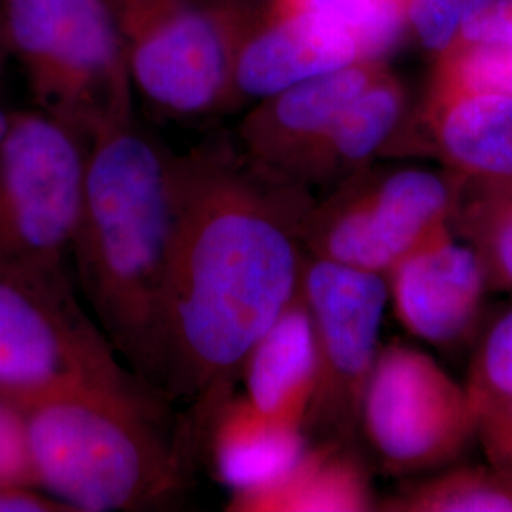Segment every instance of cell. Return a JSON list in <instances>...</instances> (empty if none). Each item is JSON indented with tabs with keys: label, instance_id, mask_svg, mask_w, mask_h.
Here are the masks:
<instances>
[{
	"label": "cell",
	"instance_id": "cell-3",
	"mask_svg": "<svg viewBox=\"0 0 512 512\" xmlns=\"http://www.w3.org/2000/svg\"><path fill=\"white\" fill-rule=\"evenodd\" d=\"M37 486L71 512L145 509L181 490L190 471L165 410L97 393L23 406Z\"/></svg>",
	"mask_w": 512,
	"mask_h": 512
},
{
	"label": "cell",
	"instance_id": "cell-16",
	"mask_svg": "<svg viewBox=\"0 0 512 512\" xmlns=\"http://www.w3.org/2000/svg\"><path fill=\"white\" fill-rule=\"evenodd\" d=\"M401 84L384 73L372 82L283 177L302 186L344 183L389 143L403 118Z\"/></svg>",
	"mask_w": 512,
	"mask_h": 512
},
{
	"label": "cell",
	"instance_id": "cell-13",
	"mask_svg": "<svg viewBox=\"0 0 512 512\" xmlns=\"http://www.w3.org/2000/svg\"><path fill=\"white\" fill-rule=\"evenodd\" d=\"M384 73L382 61H359L258 99L241 118L236 141L258 164L285 173Z\"/></svg>",
	"mask_w": 512,
	"mask_h": 512
},
{
	"label": "cell",
	"instance_id": "cell-28",
	"mask_svg": "<svg viewBox=\"0 0 512 512\" xmlns=\"http://www.w3.org/2000/svg\"><path fill=\"white\" fill-rule=\"evenodd\" d=\"M69 511L52 495L35 486H0V512Z\"/></svg>",
	"mask_w": 512,
	"mask_h": 512
},
{
	"label": "cell",
	"instance_id": "cell-8",
	"mask_svg": "<svg viewBox=\"0 0 512 512\" xmlns=\"http://www.w3.org/2000/svg\"><path fill=\"white\" fill-rule=\"evenodd\" d=\"M454 202V188L423 169L378 179L359 171L327 202L311 205L302 245L310 256L387 277L404 256L448 228Z\"/></svg>",
	"mask_w": 512,
	"mask_h": 512
},
{
	"label": "cell",
	"instance_id": "cell-17",
	"mask_svg": "<svg viewBox=\"0 0 512 512\" xmlns=\"http://www.w3.org/2000/svg\"><path fill=\"white\" fill-rule=\"evenodd\" d=\"M435 133L444 156L476 181H512V97H435Z\"/></svg>",
	"mask_w": 512,
	"mask_h": 512
},
{
	"label": "cell",
	"instance_id": "cell-24",
	"mask_svg": "<svg viewBox=\"0 0 512 512\" xmlns=\"http://www.w3.org/2000/svg\"><path fill=\"white\" fill-rule=\"evenodd\" d=\"M476 0H408L406 16L421 44L433 52H446L459 37L463 21Z\"/></svg>",
	"mask_w": 512,
	"mask_h": 512
},
{
	"label": "cell",
	"instance_id": "cell-29",
	"mask_svg": "<svg viewBox=\"0 0 512 512\" xmlns=\"http://www.w3.org/2000/svg\"><path fill=\"white\" fill-rule=\"evenodd\" d=\"M12 55L10 52V44H8V37H6V29H4V19H2V12H0V76L6 67L8 57Z\"/></svg>",
	"mask_w": 512,
	"mask_h": 512
},
{
	"label": "cell",
	"instance_id": "cell-12",
	"mask_svg": "<svg viewBox=\"0 0 512 512\" xmlns=\"http://www.w3.org/2000/svg\"><path fill=\"white\" fill-rule=\"evenodd\" d=\"M359 61L366 59L344 27L304 10L272 12L260 4L236 59L234 107Z\"/></svg>",
	"mask_w": 512,
	"mask_h": 512
},
{
	"label": "cell",
	"instance_id": "cell-5",
	"mask_svg": "<svg viewBox=\"0 0 512 512\" xmlns=\"http://www.w3.org/2000/svg\"><path fill=\"white\" fill-rule=\"evenodd\" d=\"M109 2L133 92L152 109L179 120L236 110V59L262 0Z\"/></svg>",
	"mask_w": 512,
	"mask_h": 512
},
{
	"label": "cell",
	"instance_id": "cell-14",
	"mask_svg": "<svg viewBox=\"0 0 512 512\" xmlns=\"http://www.w3.org/2000/svg\"><path fill=\"white\" fill-rule=\"evenodd\" d=\"M317 376V346L302 293L249 351L239 382L260 414L304 429Z\"/></svg>",
	"mask_w": 512,
	"mask_h": 512
},
{
	"label": "cell",
	"instance_id": "cell-2",
	"mask_svg": "<svg viewBox=\"0 0 512 512\" xmlns=\"http://www.w3.org/2000/svg\"><path fill=\"white\" fill-rule=\"evenodd\" d=\"M86 141L74 270L93 319L122 361L164 395L177 154L148 133L133 110L103 120Z\"/></svg>",
	"mask_w": 512,
	"mask_h": 512
},
{
	"label": "cell",
	"instance_id": "cell-25",
	"mask_svg": "<svg viewBox=\"0 0 512 512\" xmlns=\"http://www.w3.org/2000/svg\"><path fill=\"white\" fill-rule=\"evenodd\" d=\"M0 486H37L27 421L19 404L0 397Z\"/></svg>",
	"mask_w": 512,
	"mask_h": 512
},
{
	"label": "cell",
	"instance_id": "cell-22",
	"mask_svg": "<svg viewBox=\"0 0 512 512\" xmlns=\"http://www.w3.org/2000/svg\"><path fill=\"white\" fill-rule=\"evenodd\" d=\"M440 71L437 95L492 93L512 97V44L463 42Z\"/></svg>",
	"mask_w": 512,
	"mask_h": 512
},
{
	"label": "cell",
	"instance_id": "cell-15",
	"mask_svg": "<svg viewBox=\"0 0 512 512\" xmlns=\"http://www.w3.org/2000/svg\"><path fill=\"white\" fill-rule=\"evenodd\" d=\"M207 444L234 503L275 488L308 450L302 427L272 420L236 395L220 410Z\"/></svg>",
	"mask_w": 512,
	"mask_h": 512
},
{
	"label": "cell",
	"instance_id": "cell-9",
	"mask_svg": "<svg viewBox=\"0 0 512 512\" xmlns=\"http://www.w3.org/2000/svg\"><path fill=\"white\" fill-rule=\"evenodd\" d=\"M300 293L315 330L317 376L304 433L348 439L361 423L366 382L378 357L389 300L387 277L310 256Z\"/></svg>",
	"mask_w": 512,
	"mask_h": 512
},
{
	"label": "cell",
	"instance_id": "cell-21",
	"mask_svg": "<svg viewBox=\"0 0 512 512\" xmlns=\"http://www.w3.org/2000/svg\"><path fill=\"white\" fill-rule=\"evenodd\" d=\"M397 511L512 512V476L463 469L433 478L395 501Z\"/></svg>",
	"mask_w": 512,
	"mask_h": 512
},
{
	"label": "cell",
	"instance_id": "cell-20",
	"mask_svg": "<svg viewBox=\"0 0 512 512\" xmlns=\"http://www.w3.org/2000/svg\"><path fill=\"white\" fill-rule=\"evenodd\" d=\"M264 10H304L330 19L357 40L366 61H382L403 35L408 0H262Z\"/></svg>",
	"mask_w": 512,
	"mask_h": 512
},
{
	"label": "cell",
	"instance_id": "cell-30",
	"mask_svg": "<svg viewBox=\"0 0 512 512\" xmlns=\"http://www.w3.org/2000/svg\"><path fill=\"white\" fill-rule=\"evenodd\" d=\"M10 122H12V112L4 109L2 103H0V143L4 141L8 128H10Z\"/></svg>",
	"mask_w": 512,
	"mask_h": 512
},
{
	"label": "cell",
	"instance_id": "cell-6",
	"mask_svg": "<svg viewBox=\"0 0 512 512\" xmlns=\"http://www.w3.org/2000/svg\"><path fill=\"white\" fill-rule=\"evenodd\" d=\"M0 12L38 109L84 137L133 110L126 46L109 0H0Z\"/></svg>",
	"mask_w": 512,
	"mask_h": 512
},
{
	"label": "cell",
	"instance_id": "cell-18",
	"mask_svg": "<svg viewBox=\"0 0 512 512\" xmlns=\"http://www.w3.org/2000/svg\"><path fill=\"white\" fill-rule=\"evenodd\" d=\"M372 503L359 463L336 446L308 448L275 488L234 503L236 511H366Z\"/></svg>",
	"mask_w": 512,
	"mask_h": 512
},
{
	"label": "cell",
	"instance_id": "cell-23",
	"mask_svg": "<svg viewBox=\"0 0 512 512\" xmlns=\"http://www.w3.org/2000/svg\"><path fill=\"white\" fill-rule=\"evenodd\" d=\"M465 389L473 406L484 401H512V310L488 332Z\"/></svg>",
	"mask_w": 512,
	"mask_h": 512
},
{
	"label": "cell",
	"instance_id": "cell-19",
	"mask_svg": "<svg viewBox=\"0 0 512 512\" xmlns=\"http://www.w3.org/2000/svg\"><path fill=\"white\" fill-rule=\"evenodd\" d=\"M456 194L452 219L482 262L488 287L512 289V181H476Z\"/></svg>",
	"mask_w": 512,
	"mask_h": 512
},
{
	"label": "cell",
	"instance_id": "cell-7",
	"mask_svg": "<svg viewBox=\"0 0 512 512\" xmlns=\"http://www.w3.org/2000/svg\"><path fill=\"white\" fill-rule=\"evenodd\" d=\"M88 141L44 110L12 112L0 143V262L67 270Z\"/></svg>",
	"mask_w": 512,
	"mask_h": 512
},
{
	"label": "cell",
	"instance_id": "cell-11",
	"mask_svg": "<svg viewBox=\"0 0 512 512\" xmlns=\"http://www.w3.org/2000/svg\"><path fill=\"white\" fill-rule=\"evenodd\" d=\"M387 285L404 329L450 346L475 325L488 281L475 249L456 243L448 226L404 256Z\"/></svg>",
	"mask_w": 512,
	"mask_h": 512
},
{
	"label": "cell",
	"instance_id": "cell-26",
	"mask_svg": "<svg viewBox=\"0 0 512 512\" xmlns=\"http://www.w3.org/2000/svg\"><path fill=\"white\" fill-rule=\"evenodd\" d=\"M473 408L486 454L497 471L512 476V401H484Z\"/></svg>",
	"mask_w": 512,
	"mask_h": 512
},
{
	"label": "cell",
	"instance_id": "cell-27",
	"mask_svg": "<svg viewBox=\"0 0 512 512\" xmlns=\"http://www.w3.org/2000/svg\"><path fill=\"white\" fill-rule=\"evenodd\" d=\"M459 38L461 42L512 44V0H476Z\"/></svg>",
	"mask_w": 512,
	"mask_h": 512
},
{
	"label": "cell",
	"instance_id": "cell-4",
	"mask_svg": "<svg viewBox=\"0 0 512 512\" xmlns=\"http://www.w3.org/2000/svg\"><path fill=\"white\" fill-rule=\"evenodd\" d=\"M97 393L164 408L84 310L67 270L0 262V397L23 406Z\"/></svg>",
	"mask_w": 512,
	"mask_h": 512
},
{
	"label": "cell",
	"instance_id": "cell-1",
	"mask_svg": "<svg viewBox=\"0 0 512 512\" xmlns=\"http://www.w3.org/2000/svg\"><path fill=\"white\" fill-rule=\"evenodd\" d=\"M306 186L222 135L177 154V224L165 300V399L184 406L186 461L209 442L256 342L300 291Z\"/></svg>",
	"mask_w": 512,
	"mask_h": 512
},
{
	"label": "cell",
	"instance_id": "cell-10",
	"mask_svg": "<svg viewBox=\"0 0 512 512\" xmlns=\"http://www.w3.org/2000/svg\"><path fill=\"white\" fill-rule=\"evenodd\" d=\"M361 423L376 454L395 471L446 463L476 433L467 389L429 355L401 344L378 353L366 382Z\"/></svg>",
	"mask_w": 512,
	"mask_h": 512
}]
</instances>
